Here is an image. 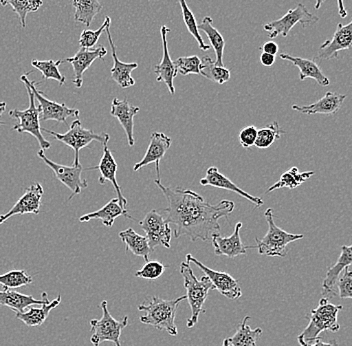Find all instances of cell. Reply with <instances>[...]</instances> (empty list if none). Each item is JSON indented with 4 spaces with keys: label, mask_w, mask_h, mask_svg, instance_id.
Segmentation results:
<instances>
[{
    "label": "cell",
    "mask_w": 352,
    "mask_h": 346,
    "mask_svg": "<svg viewBox=\"0 0 352 346\" xmlns=\"http://www.w3.org/2000/svg\"><path fill=\"white\" fill-rule=\"evenodd\" d=\"M154 184L166 198L165 219L175 226V238L186 235L191 241H208L213 233H219L220 218L228 217L235 207L231 200H222L212 206L190 189L170 188L160 180H154Z\"/></svg>",
    "instance_id": "cell-1"
},
{
    "label": "cell",
    "mask_w": 352,
    "mask_h": 346,
    "mask_svg": "<svg viewBox=\"0 0 352 346\" xmlns=\"http://www.w3.org/2000/svg\"><path fill=\"white\" fill-rule=\"evenodd\" d=\"M342 308V305L329 303L327 297L321 299L318 307L312 310L307 315L309 323L297 337L299 345L307 346L312 341L316 340L321 332H327V330L338 332L340 329L338 315Z\"/></svg>",
    "instance_id": "cell-2"
},
{
    "label": "cell",
    "mask_w": 352,
    "mask_h": 346,
    "mask_svg": "<svg viewBox=\"0 0 352 346\" xmlns=\"http://www.w3.org/2000/svg\"><path fill=\"white\" fill-rule=\"evenodd\" d=\"M186 299V295L173 301H165L153 296L148 304L138 305V310L145 312V315L140 317V321L143 325H151L158 330L166 332L169 336H177V327L175 325L176 312L178 304Z\"/></svg>",
    "instance_id": "cell-3"
},
{
    "label": "cell",
    "mask_w": 352,
    "mask_h": 346,
    "mask_svg": "<svg viewBox=\"0 0 352 346\" xmlns=\"http://www.w3.org/2000/svg\"><path fill=\"white\" fill-rule=\"evenodd\" d=\"M180 273L184 279L186 299L191 310V317L187 321V327L192 328L197 325L200 314L206 312L204 310V304L208 297L209 292L214 290V286L206 275L197 279L188 260L180 264Z\"/></svg>",
    "instance_id": "cell-4"
},
{
    "label": "cell",
    "mask_w": 352,
    "mask_h": 346,
    "mask_svg": "<svg viewBox=\"0 0 352 346\" xmlns=\"http://www.w3.org/2000/svg\"><path fill=\"white\" fill-rule=\"evenodd\" d=\"M266 221L268 224V231L263 239L255 238L258 249L259 255L266 257H285L287 255L288 244L296 240L302 239L303 235H294L286 233L283 228H278L275 224L274 209H266L264 213Z\"/></svg>",
    "instance_id": "cell-5"
},
{
    "label": "cell",
    "mask_w": 352,
    "mask_h": 346,
    "mask_svg": "<svg viewBox=\"0 0 352 346\" xmlns=\"http://www.w3.org/2000/svg\"><path fill=\"white\" fill-rule=\"evenodd\" d=\"M41 131L46 132L50 136L55 138L61 142L65 143L67 147H72L74 151V165L80 164L79 160V152L81 149L88 147L90 143L94 141H98V142L105 143L109 142V136L107 133H96L94 130L87 129L81 125V121L78 118L76 119L74 122L70 125V129L65 133H57V132L52 131L46 129H41Z\"/></svg>",
    "instance_id": "cell-6"
},
{
    "label": "cell",
    "mask_w": 352,
    "mask_h": 346,
    "mask_svg": "<svg viewBox=\"0 0 352 346\" xmlns=\"http://www.w3.org/2000/svg\"><path fill=\"white\" fill-rule=\"evenodd\" d=\"M24 87L28 90L30 107L25 110L13 109L8 112L11 118L19 120V123L12 127V130L19 133H30V136H34L38 141L41 149L45 151L46 149L52 147V144L41 133V109L35 105L36 100H35L32 90L28 85H24Z\"/></svg>",
    "instance_id": "cell-7"
},
{
    "label": "cell",
    "mask_w": 352,
    "mask_h": 346,
    "mask_svg": "<svg viewBox=\"0 0 352 346\" xmlns=\"http://www.w3.org/2000/svg\"><path fill=\"white\" fill-rule=\"evenodd\" d=\"M100 307L102 310L101 319L90 321L92 334L90 341L94 346H99L101 343H104V341H110L116 346H121V334H122V330L129 325V316L123 317L122 321H116L110 314L107 301H103L101 303Z\"/></svg>",
    "instance_id": "cell-8"
},
{
    "label": "cell",
    "mask_w": 352,
    "mask_h": 346,
    "mask_svg": "<svg viewBox=\"0 0 352 346\" xmlns=\"http://www.w3.org/2000/svg\"><path fill=\"white\" fill-rule=\"evenodd\" d=\"M23 74L21 76V80L24 85H28L34 94L35 100L38 102L39 109H41V120H54L57 122H63L67 125V119L69 118H78L79 110L76 109H70L66 107L65 103H57L55 101L50 100L44 96L43 92L37 88L38 83L30 80L28 74Z\"/></svg>",
    "instance_id": "cell-9"
},
{
    "label": "cell",
    "mask_w": 352,
    "mask_h": 346,
    "mask_svg": "<svg viewBox=\"0 0 352 346\" xmlns=\"http://www.w3.org/2000/svg\"><path fill=\"white\" fill-rule=\"evenodd\" d=\"M318 17L310 13L303 4L299 3L294 10H288L280 19L265 24L263 30L270 32V39H274L278 35L287 36L288 33L297 23L302 24L303 28H305L307 24L318 23Z\"/></svg>",
    "instance_id": "cell-10"
},
{
    "label": "cell",
    "mask_w": 352,
    "mask_h": 346,
    "mask_svg": "<svg viewBox=\"0 0 352 346\" xmlns=\"http://www.w3.org/2000/svg\"><path fill=\"white\" fill-rule=\"evenodd\" d=\"M37 156L54 171L55 177L72 191V195L69 196L68 200H72L74 196L80 195L82 189L87 188L88 186L87 180H83L81 177L83 171L81 163L77 166H74V165L65 166V165L58 164V163L48 160L43 149H39V151L37 152Z\"/></svg>",
    "instance_id": "cell-11"
},
{
    "label": "cell",
    "mask_w": 352,
    "mask_h": 346,
    "mask_svg": "<svg viewBox=\"0 0 352 346\" xmlns=\"http://www.w3.org/2000/svg\"><path fill=\"white\" fill-rule=\"evenodd\" d=\"M142 230L146 233L151 248L164 246L170 248L171 228L164 217L156 210L149 211L145 217L138 222Z\"/></svg>",
    "instance_id": "cell-12"
},
{
    "label": "cell",
    "mask_w": 352,
    "mask_h": 346,
    "mask_svg": "<svg viewBox=\"0 0 352 346\" xmlns=\"http://www.w3.org/2000/svg\"><path fill=\"white\" fill-rule=\"evenodd\" d=\"M352 48V21L346 25L338 24L336 32L330 41L321 44L314 61H331L338 58L342 50Z\"/></svg>",
    "instance_id": "cell-13"
},
{
    "label": "cell",
    "mask_w": 352,
    "mask_h": 346,
    "mask_svg": "<svg viewBox=\"0 0 352 346\" xmlns=\"http://www.w3.org/2000/svg\"><path fill=\"white\" fill-rule=\"evenodd\" d=\"M186 260L189 262H192L197 268L206 273V277L212 282L214 290H219L220 294L223 296L228 297L231 301H236L242 295L241 288L239 286V282L234 277H231L228 273L223 272V271H215L208 268V266L202 264L201 262L198 261L195 257L191 255H186Z\"/></svg>",
    "instance_id": "cell-14"
},
{
    "label": "cell",
    "mask_w": 352,
    "mask_h": 346,
    "mask_svg": "<svg viewBox=\"0 0 352 346\" xmlns=\"http://www.w3.org/2000/svg\"><path fill=\"white\" fill-rule=\"evenodd\" d=\"M43 185L38 182H34L30 185L10 210L8 213L0 215V224L8 221L10 217H14V215H38L41 204H43Z\"/></svg>",
    "instance_id": "cell-15"
},
{
    "label": "cell",
    "mask_w": 352,
    "mask_h": 346,
    "mask_svg": "<svg viewBox=\"0 0 352 346\" xmlns=\"http://www.w3.org/2000/svg\"><path fill=\"white\" fill-rule=\"evenodd\" d=\"M242 222H237L234 231L230 237H224L219 235V233H213L211 235V242L214 248L215 255L219 257H230L234 259L239 255H246L248 248H253L252 246H246L242 244L241 230Z\"/></svg>",
    "instance_id": "cell-16"
},
{
    "label": "cell",
    "mask_w": 352,
    "mask_h": 346,
    "mask_svg": "<svg viewBox=\"0 0 352 346\" xmlns=\"http://www.w3.org/2000/svg\"><path fill=\"white\" fill-rule=\"evenodd\" d=\"M171 138L162 132H153L151 136L148 149L144 158L140 162L136 163L133 167L134 173L140 171L142 167L154 163L155 164L157 180H160V160L164 158L165 153L170 149Z\"/></svg>",
    "instance_id": "cell-17"
},
{
    "label": "cell",
    "mask_w": 352,
    "mask_h": 346,
    "mask_svg": "<svg viewBox=\"0 0 352 346\" xmlns=\"http://www.w3.org/2000/svg\"><path fill=\"white\" fill-rule=\"evenodd\" d=\"M103 154L101 158L100 162L98 166L89 167L87 171H92V169H98L100 173V177H99V184L101 185L105 184V182H110L113 185L116 189V195H118L120 204L124 209H127V200L122 195L121 191L120 185L118 184V180H116V173H118V163L114 160L113 154L109 149V142L103 143Z\"/></svg>",
    "instance_id": "cell-18"
},
{
    "label": "cell",
    "mask_w": 352,
    "mask_h": 346,
    "mask_svg": "<svg viewBox=\"0 0 352 346\" xmlns=\"http://www.w3.org/2000/svg\"><path fill=\"white\" fill-rule=\"evenodd\" d=\"M107 54V48L104 46H99L96 50H87L80 48L76 55L65 59L66 63H70L74 67V83L77 88H80L83 85V74L91 66L96 59H102Z\"/></svg>",
    "instance_id": "cell-19"
},
{
    "label": "cell",
    "mask_w": 352,
    "mask_h": 346,
    "mask_svg": "<svg viewBox=\"0 0 352 346\" xmlns=\"http://www.w3.org/2000/svg\"><path fill=\"white\" fill-rule=\"evenodd\" d=\"M170 32L167 26L162 25L160 28L162 39V50H164V56L160 65L154 67V74H156V81L160 83L164 81L168 88L169 94H175V87L173 85V80L177 76V69H176L175 63L171 61L170 54H169L168 43H167V34Z\"/></svg>",
    "instance_id": "cell-20"
},
{
    "label": "cell",
    "mask_w": 352,
    "mask_h": 346,
    "mask_svg": "<svg viewBox=\"0 0 352 346\" xmlns=\"http://www.w3.org/2000/svg\"><path fill=\"white\" fill-rule=\"evenodd\" d=\"M200 184L204 185V186H212L217 187V188L232 191V193H237V195L242 196V197L245 198V199L250 200V202L254 204L255 207H261L264 204L263 200L261 199V197L250 195V193L244 191L241 187L233 184L230 178L224 176L223 174L220 173L219 169L214 166L209 167L208 171H206V177L200 180Z\"/></svg>",
    "instance_id": "cell-21"
},
{
    "label": "cell",
    "mask_w": 352,
    "mask_h": 346,
    "mask_svg": "<svg viewBox=\"0 0 352 346\" xmlns=\"http://www.w3.org/2000/svg\"><path fill=\"white\" fill-rule=\"evenodd\" d=\"M345 98H346V96H344V94L329 91L325 94L322 98L319 99L312 105H305V107L292 105V109L303 114H308V116H312V114L333 116V114L340 111Z\"/></svg>",
    "instance_id": "cell-22"
},
{
    "label": "cell",
    "mask_w": 352,
    "mask_h": 346,
    "mask_svg": "<svg viewBox=\"0 0 352 346\" xmlns=\"http://www.w3.org/2000/svg\"><path fill=\"white\" fill-rule=\"evenodd\" d=\"M140 107H133L127 99L120 100V99L116 98L112 100L110 114L120 121L121 127L126 133L129 147H133L134 143H135L133 136V120L134 116L140 112Z\"/></svg>",
    "instance_id": "cell-23"
},
{
    "label": "cell",
    "mask_w": 352,
    "mask_h": 346,
    "mask_svg": "<svg viewBox=\"0 0 352 346\" xmlns=\"http://www.w3.org/2000/svg\"><path fill=\"white\" fill-rule=\"evenodd\" d=\"M352 264V244L351 246H341V253L340 259H338L336 264L330 266L325 274L324 281L322 283V294L327 296H336L333 292L334 286L338 283V279L340 277L341 272L345 268H349Z\"/></svg>",
    "instance_id": "cell-24"
},
{
    "label": "cell",
    "mask_w": 352,
    "mask_h": 346,
    "mask_svg": "<svg viewBox=\"0 0 352 346\" xmlns=\"http://www.w3.org/2000/svg\"><path fill=\"white\" fill-rule=\"evenodd\" d=\"M107 37L111 48L112 58H113V67L111 68V77L120 87L129 88L135 85V80L132 77L131 74L134 69L138 67V63H125L120 61L116 54V44L112 39L111 32H110V26L107 28Z\"/></svg>",
    "instance_id": "cell-25"
},
{
    "label": "cell",
    "mask_w": 352,
    "mask_h": 346,
    "mask_svg": "<svg viewBox=\"0 0 352 346\" xmlns=\"http://www.w3.org/2000/svg\"><path fill=\"white\" fill-rule=\"evenodd\" d=\"M279 56L281 59L290 61L292 65L298 68L299 77H300L301 81L305 80L307 78H311L314 79L321 87H329L330 85L329 77L323 74L316 61L301 58V57L292 56V55L287 54H283Z\"/></svg>",
    "instance_id": "cell-26"
},
{
    "label": "cell",
    "mask_w": 352,
    "mask_h": 346,
    "mask_svg": "<svg viewBox=\"0 0 352 346\" xmlns=\"http://www.w3.org/2000/svg\"><path fill=\"white\" fill-rule=\"evenodd\" d=\"M121 215L133 219V218L129 215V210L123 208L120 204L118 198L116 197L112 198L109 202H107V204H105L102 208L99 209V210L88 213V215H82V217H79V221L88 222L92 219H99L101 220L103 226H107V228H111L114 224V220L121 217Z\"/></svg>",
    "instance_id": "cell-27"
},
{
    "label": "cell",
    "mask_w": 352,
    "mask_h": 346,
    "mask_svg": "<svg viewBox=\"0 0 352 346\" xmlns=\"http://www.w3.org/2000/svg\"><path fill=\"white\" fill-rule=\"evenodd\" d=\"M47 299L46 292H43V299L39 301L32 295L21 294L12 290H3V292H0V305L8 306L15 312H23L30 306L41 305Z\"/></svg>",
    "instance_id": "cell-28"
},
{
    "label": "cell",
    "mask_w": 352,
    "mask_h": 346,
    "mask_svg": "<svg viewBox=\"0 0 352 346\" xmlns=\"http://www.w3.org/2000/svg\"><path fill=\"white\" fill-rule=\"evenodd\" d=\"M121 241L124 244L125 250L133 253L136 257H142L145 262L148 261L149 257L153 252V249L149 246L146 237L138 235L133 229L127 228L120 233Z\"/></svg>",
    "instance_id": "cell-29"
},
{
    "label": "cell",
    "mask_w": 352,
    "mask_h": 346,
    "mask_svg": "<svg viewBox=\"0 0 352 346\" xmlns=\"http://www.w3.org/2000/svg\"><path fill=\"white\" fill-rule=\"evenodd\" d=\"M61 303V295L59 294L54 301H50L46 299L45 303L41 304V307H32L28 312H15V317L30 327L43 325L47 318L50 312Z\"/></svg>",
    "instance_id": "cell-30"
},
{
    "label": "cell",
    "mask_w": 352,
    "mask_h": 346,
    "mask_svg": "<svg viewBox=\"0 0 352 346\" xmlns=\"http://www.w3.org/2000/svg\"><path fill=\"white\" fill-rule=\"evenodd\" d=\"M198 30H202L208 35L211 46L214 50L215 55H217V61L215 63L219 66H223V54L224 47H226V41L221 33L213 26V21L210 17H206L204 21L197 24Z\"/></svg>",
    "instance_id": "cell-31"
},
{
    "label": "cell",
    "mask_w": 352,
    "mask_h": 346,
    "mask_svg": "<svg viewBox=\"0 0 352 346\" xmlns=\"http://www.w3.org/2000/svg\"><path fill=\"white\" fill-rule=\"evenodd\" d=\"M72 6L76 8L74 21L85 24L89 28L96 15L102 10L99 0H72Z\"/></svg>",
    "instance_id": "cell-32"
},
{
    "label": "cell",
    "mask_w": 352,
    "mask_h": 346,
    "mask_svg": "<svg viewBox=\"0 0 352 346\" xmlns=\"http://www.w3.org/2000/svg\"><path fill=\"white\" fill-rule=\"evenodd\" d=\"M314 171H305V173H300L297 167L294 166L288 169L283 175L279 178L276 184L270 187L266 193H272V191H277L281 188L294 189L298 187L299 185L305 184L307 180H309L314 175Z\"/></svg>",
    "instance_id": "cell-33"
},
{
    "label": "cell",
    "mask_w": 352,
    "mask_h": 346,
    "mask_svg": "<svg viewBox=\"0 0 352 346\" xmlns=\"http://www.w3.org/2000/svg\"><path fill=\"white\" fill-rule=\"evenodd\" d=\"M250 318V316L244 317L241 325L237 328L236 334L230 338V346H256V341L263 334V329H252L248 325Z\"/></svg>",
    "instance_id": "cell-34"
},
{
    "label": "cell",
    "mask_w": 352,
    "mask_h": 346,
    "mask_svg": "<svg viewBox=\"0 0 352 346\" xmlns=\"http://www.w3.org/2000/svg\"><path fill=\"white\" fill-rule=\"evenodd\" d=\"M200 76L221 85L230 81V70L224 67V66L217 65L210 57L206 56L201 61Z\"/></svg>",
    "instance_id": "cell-35"
},
{
    "label": "cell",
    "mask_w": 352,
    "mask_h": 346,
    "mask_svg": "<svg viewBox=\"0 0 352 346\" xmlns=\"http://www.w3.org/2000/svg\"><path fill=\"white\" fill-rule=\"evenodd\" d=\"M2 6L10 4L12 6L14 12L19 15L21 26L26 28V17L28 13L36 12L43 6V0H0Z\"/></svg>",
    "instance_id": "cell-36"
},
{
    "label": "cell",
    "mask_w": 352,
    "mask_h": 346,
    "mask_svg": "<svg viewBox=\"0 0 352 346\" xmlns=\"http://www.w3.org/2000/svg\"><path fill=\"white\" fill-rule=\"evenodd\" d=\"M285 133L286 132L280 129L278 122L274 121V122L270 123L267 127L258 130L254 145L259 149H268Z\"/></svg>",
    "instance_id": "cell-37"
},
{
    "label": "cell",
    "mask_w": 352,
    "mask_h": 346,
    "mask_svg": "<svg viewBox=\"0 0 352 346\" xmlns=\"http://www.w3.org/2000/svg\"><path fill=\"white\" fill-rule=\"evenodd\" d=\"M63 61H37L32 59V65L35 69L39 70L43 74L44 79H54L59 85H63L65 83V76L59 72L58 67Z\"/></svg>",
    "instance_id": "cell-38"
},
{
    "label": "cell",
    "mask_w": 352,
    "mask_h": 346,
    "mask_svg": "<svg viewBox=\"0 0 352 346\" xmlns=\"http://www.w3.org/2000/svg\"><path fill=\"white\" fill-rule=\"evenodd\" d=\"M33 279L23 270H13L0 275V284L3 290H15L32 283Z\"/></svg>",
    "instance_id": "cell-39"
},
{
    "label": "cell",
    "mask_w": 352,
    "mask_h": 346,
    "mask_svg": "<svg viewBox=\"0 0 352 346\" xmlns=\"http://www.w3.org/2000/svg\"><path fill=\"white\" fill-rule=\"evenodd\" d=\"M178 2H179L180 8H182V17H184V21L186 23L187 30L195 37L198 45H199L200 50H204V52H208V50H210L211 45H208L202 39L199 30L197 28V19H195L192 11L189 10L186 0H178Z\"/></svg>",
    "instance_id": "cell-40"
},
{
    "label": "cell",
    "mask_w": 352,
    "mask_h": 346,
    "mask_svg": "<svg viewBox=\"0 0 352 346\" xmlns=\"http://www.w3.org/2000/svg\"><path fill=\"white\" fill-rule=\"evenodd\" d=\"M111 24V19L109 17H105L104 22L102 25L96 30H85L81 33L80 39H79V45L80 48H90L94 47L98 43L101 34L107 30V28Z\"/></svg>",
    "instance_id": "cell-41"
},
{
    "label": "cell",
    "mask_w": 352,
    "mask_h": 346,
    "mask_svg": "<svg viewBox=\"0 0 352 346\" xmlns=\"http://www.w3.org/2000/svg\"><path fill=\"white\" fill-rule=\"evenodd\" d=\"M175 65L177 72L182 76H188V74H200V65H201V59L197 55H191V56L179 57L175 61Z\"/></svg>",
    "instance_id": "cell-42"
},
{
    "label": "cell",
    "mask_w": 352,
    "mask_h": 346,
    "mask_svg": "<svg viewBox=\"0 0 352 346\" xmlns=\"http://www.w3.org/2000/svg\"><path fill=\"white\" fill-rule=\"evenodd\" d=\"M165 266L162 262L157 260H148L145 262L142 270L136 271L135 277L140 279H148V281H154V279H160L164 273Z\"/></svg>",
    "instance_id": "cell-43"
},
{
    "label": "cell",
    "mask_w": 352,
    "mask_h": 346,
    "mask_svg": "<svg viewBox=\"0 0 352 346\" xmlns=\"http://www.w3.org/2000/svg\"><path fill=\"white\" fill-rule=\"evenodd\" d=\"M342 277L338 281V295L341 299H352V271L345 268Z\"/></svg>",
    "instance_id": "cell-44"
},
{
    "label": "cell",
    "mask_w": 352,
    "mask_h": 346,
    "mask_svg": "<svg viewBox=\"0 0 352 346\" xmlns=\"http://www.w3.org/2000/svg\"><path fill=\"white\" fill-rule=\"evenodd\" d=\"M257 130L254 125H248L245 129L241 130L239 133V142L244 149H250L254 145L255 140L257 138Z\"/></svg>",
    "instance_id": "cell-45"
},
{
    "label": "cell",
    "mask_w": 352,
    "mask_h": 346,
    "mask_svg": "<svg viewBox=\"0 0 352 346\" xmlns=\"http://www.w3.org/2000/svg\"><path fill=\"white\" fill-rule=\"evenodd\" d=\"M261 50L264 52V54H270L272 55H276L278 54V45L277 43H275L274 41H267L261 46Z\"/></svg>",
    "instance_id": "cell-46"
},
{
    "label": "cell",
    "mask_w": 352,
    "mask_h": 346,
    "mask_svg": "<svg viewBox=\"0 0 352 346\" xmlns=\"http://www.w3.org/2000/svg\"><path fill=\"white\" fill-rule=\"evenodd\" d=\"M261 63H263V65L266 66V67L274 65L275 63V55L264 54L263 52V54L261 55Z\"/></svg>",
    "instance_id": "cell-47"
},
{
    "label": "cell",
    "mask_w": 352,
    "mask_h": 346,
    "mask_svg": "<svg viewBox=\"0 0 352 346\" xmlns=\"http://www.w3.org/2000/svg\"><path fill=\"white\" fill-rule=\"evenodd\" d=\"M307 346H338V345L336 343V340L332 341V343H325V341H323L322 338L318 337L316 340L312 341V343H309Z\"/></svg>",
    "instance_id": "cell-48"
},
{
    "label": "cell",
    "mask_w": 352,
    "mask_h": 346,
    "mask_svg": "<svg viewBox=\"0 0 352 346\" xmlns=\"http://www.w3.org/2000/svg\"><path fill=\"white\" fill-rule=\"evenodd\" d=\"M338 13L341 17V19H345L347 17L346 10L344 8V3H343V0H338Z\"/></svg>",
    "instance_id": "cell-49"
},
{
    "label": "cell",
    "mask_w": 352,
    "mask_h": 346,
    "mask_svg": "<svg viewBox=\"0 0 352 346\" xmlns=\"http://www.w3.org/2000/svg\"><path fill=\"white\" fill-rule=\"evenodd\" d=\"M6 107H8L6 102H4V101H0V116H1L2 114L4 113V111H6ZM6 125V122H3V121H0V125Z\"/></svg>",
    "instance_id": "cell-50"
},
{
    "label": "cell",
    "mask_w": 352,
    "mask_h": 346,
    "mask_svg": "<svg viewBox=\"0 0 352 346\" xmlns=\"http://www.w3.org/2000/svg\"><path fill=\"white\" fill-rule=\"evenodd\" d=\"M327 1V0H316V10H319L320 6H322L323 2Z\"/></svg>",
    "instance_id": "cell-51"
},
{
    "label": "cell",
    "mask_w": 352,
    "mask_h": 346,
    "mask_svg": "<svg viewBox=\"0 0 352 346\" xmlns=\"http://www.w3.org/2000/svg\"><path fill=\"white\" fill-rule=\"evenodd\" d=\"M222 346H230V338L224 339L223 345H222Z\"/></svg>",
    "instance_id": "cell-52"
}]
</instances>
